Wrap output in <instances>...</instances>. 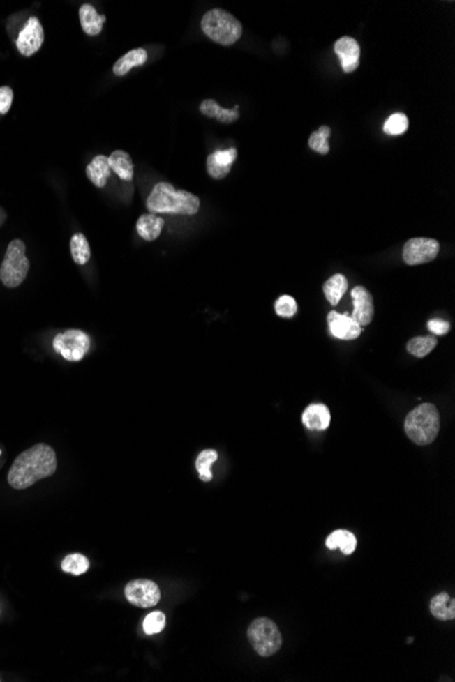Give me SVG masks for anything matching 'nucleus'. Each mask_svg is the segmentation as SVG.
I'll return each mask as SVG.
<instances>
[{
  "mask_svg": "<svg viewBox=\"0 0 455 682\" xmlns=\"http://www.w3.org/2000/svg\"><path fill=\"white\" fill-rule=\"evenodd\" d=\"M57 467V454L54 448L40 443L18 455L11 464L7 480L11 487L24 490L40 480L54 476Z\"/></svg>",
  "mask_w": 455,
  "mask_h": 682,
  "instance_id": "1",
  "label": "nucleus"
},
{
  "mask_svg": "<svg viewBox=\"0 0 455 682\" xmlns=\"http://www.w3.org/2000/svg\"><path fill=\"white\" fill-rule=\"evenodd\" d=\"M146 207L150 214L195 215L200 210V199L186 190H176L170 183L161 181L153 187Z\"/></svg>",
  "mask_w": 455,
  "mask_h": 682,
  "instance_id": "2",
  "label": "nucleus"
},
{
  "mask_svg": "<svg viewBox=\"0 0 455 682\" xmlns=\"http://www.w3.org/2000/svg\"><path fill=\"white\" fill-rule=\"evenodd\" d=\"M440 429V417L432 403H424L413 409L405 420V432L417 446L431 444Z\"/></svg>",
  "mask_w": 455,
  "mask_h": 682,
  "instance_id": "3",
  "label": "nucleus"
},
{
  "mask_svg": "<svg viewBox=\"0 0 455 682\" xmlns=\"http://www.w3.org/2000/svg\"><path fill=\"white\" fill-rule=\"evenodd\" d=\"M203 33L214 43L229 47L240 40L243 26L230 13L221 8L207 11L200 22Z\"/></svg>",
  "mask_w": 455,
  "mask_h": 682,
  "instance_id": "4",
  "label": "nucleus"
},
{
  "mask_svg": "<svg viewBox=\"0 0 455 682\" xmlns=\"http://www.w3.org/2000/svg\"><path fill=\"white\" fill-rule=\"evenodd\" d=\"M29 267L25 243L22 240H13L0 266V281L6 287H18L25 281Z\"/></svg>",
  "mask_w": 455,
  "mask_h": 682,
  "instance_id": "5",
  "label": "nucleus"
},
{
  "mask_svg": "<svg viewBox=\"0 0 455 682\" xmlns=\"http://www.w3.org/2000/svg\"><path fill=\"white\" fill-rule=\"evenodd\" d=\"M248 640L260 656H271L276 654L283 646V636L270 619H256L247 630Z\"/></svg>",
  "mask_w": 455,
  "mask_h": 682,
  "instance_id": "6",
  "label": "nucleus"
},
{
  "mask_svg": "<svg viewBox=\"0 0 455 682\" xmlns=\"http://www.w3.org/2000/svg\"><path fill=\"white\" fill-rule=\"evenodd\" d=\"M52 346L64 360L81 361L90 350V338L82 330H66L54 338Z\"/></svg>",
  "mask_w": 455,
  "mask_h": 682,
  "instance_id": "7",
  "label": "nucleus"
},
{
  "mask_svg": "<svg viewBox=\"0 0 455 682\" xmlns=\"http://www.w3.org/2000/svg\"><path fill=\"white\" fill-rule=\"evenodd\" d=\"M440 244L433 238L417 237L406 241L402 250V259L409 266L432 262L439 254Z\"/></svg>",
  "mask_w": 455,
  "mask_h": 682,
  "instance_id": "8",
  "label": "nucleus"
},
{
  "mask_svg": "<svg viewBox=\"0 0 455 682\" xmlns=\"http://www.w3.org/2000/svg\"><path fill=\"white\" fill-rule=\"evenodd\" d=\"M124 596L134 606L151 607L160 602L161 591L154 582L147 579H138L130 582L126 586Z\"/></svg>",
  "mask_w": 455,
  "mask_h": 682,
  "instance_id": "9",
  "label": "nucleus"
},
{
  "mask_svg": "<svg viewBox=\"0 0 455 682\" xmlns=\"http://www.w3.org/2000/svg\"><path fill=\"white\" fill-rule=\"evenodd\" d=\"M44 29L36 17H30L17 38V48L21 55L33 56L44 44Z\"/></svg>",
  "mask_w": 455,
  "mask_h": 682,
  "instance_id": "10",
  "label": "nucleus"
},
{
  "mask_svg": "<svg viewBox=\"0 0 455 682\" xmlns=\"http://www.w3.org/2000/svg\"><path fill=\"white\" fill-rule=\"evenodd\" d=\"M327 324L330 333L342 341H353L361 335V326L349 315L336 311L327 315Z\"/></svg>",
  "mask_w": 455,
  "mask_h": 682,
  "instance_id": "11",
  "label": "nucleus"
},
{
  "mask_svg": "<svg viewBox=\"0 0 455 682\" xmlns=\"http://www.w3.org/2000/svg\"><path fill=\"white\" fill-rule=\"evenodd\" d=\"M334 52L341 61L342 70L346 74L355 73L360 66V44L349 36H343L334 44Z\"/></svg>",
  "mask_w": 455,
  "mask_h": 682,
  "instance_id": "12",
  "label": "nucleus"
},
{
  "mask_svg": "<svg viewBox=\"0 0 455 682\" xmlns=\"http://www.w3.org/2000/svg\"><path fill=\"white\" fill-rule=\"evenodd\" d=\"M353 313L352 317L363 327L368 326L373 319V298L364 286H356L352 289Z\"/></svg>",
  "mask_w": 455,
  "mask_h": 682,
  "instance_id": "13",
  "label": "nucleus"
},
{
  "mask_svg": "<svg viewBox=\"0 0 455 682\" xmlns=\"http://www.w3.org/2000/svg\"><path fill=\"white\" fill-rule=\"evenodd\" d=\"M236 158H237V150L234 147L228 150H217L211 153L206 160L207 173L214 180L225 179L232 169V165L236 161Z\"/></svg>",
  "mask_w": 455,
  "mask_h": 682,
  "instance_id": "14",
  "label": "nucleus"
},
{
  "mask_svg": "<svg viewBox=\"0 0 455 682\" xmlns=\"http://www.w3.org/2000/svg\"><path fill=\"white\" fill-rule=\"evenodd\" d=\"M303 424L310 430H325L330 425L331 416L327 406L322 403L310 404L303 413Z\"/></svg>",
  "mask_w": 455,
  "mask_h": 682,
  "instance_id": "15",
  "label": "nucleus"
},
{
  "mask_svg": "<svg viewBox=\"0 0 455 682\" xmlns=\"http://www.w3.org/2000/svg\"><path fill=\"white\" fill-rule=\"evenodd\" d=\"M111 168H110V161L107 156H96L91 162L86 167V174L87 179L97 187V188H104L108 183V179H111Z\"/></svg>",
  "mask_w": 455,
  "mask_h": 682,
  "instance_id": "16",
  "label": "nucleus"
},
{
  "mask_svg": "<svg viewBox=\"0 0 455 682\" xmlns=\"http://www.w3.org/2000/svg\"><path fill=\"white\" fill-rule=\"evenodd\" d=\"M200 114L206 117H211L218 120L220 123L230 124L239 119V105H234L233 109H224L214 100H204L200 107Z\"/></svg>",
  "mask_w": 455,
  "mask_h": 682,
  "instance_id": "17",
  "label": "nucleus"
},
{
  "mask_svg": "<svg viewBox=\"0 0 455 682\" xmlns=\"http://www.w3.org/2000/svg\"><path fill=\"white\" fill-rule=\"evenodd\" d=\"M429 610L432 616L440 621H450L455 619V600L447 593H440L431 599Z\"/></svg>",
  "mask_w": 455,
  "mask_h": 682,
  "instance_id": "18",
  "label": "nucleus"
},
{
  "mask_svg": "<svg viewBox=\"0 0 455 682\" xmlns=\"http://www.w3.org/2000/svg\"><path fill=\"white\" fill-rule=\"evenodd\" d=\"M80 20L81 26L87 36H98L103 30V24L105 22V17L100 15L97 10L91 4H84L80 8Z\"/></svg>",
  "mask_w": 455,
  "mask_h": 682,
  "instance_id": "19",
  "label": "nucleus"
},
{
  "mask_svg": "<svg viewBox=\"0 0 455 682\" xmlns=\"http://www.w3.org/2000/svg\"><path fill=\"white\" fill-rule=\"evenodd\" d=\"M110 168L114 171L121 180L131 181L134 177V164L131 156L123 150H116L110 157Z\"/></svg>",
  "mask_w": 455,
  "mask_h": 682,
  "instance_id": "20",
  "label": "nucleus"
},
{
  "mask_svg": "<svg viewBox=\"0 0 455 682\" xmlns=\"http://www.w3.org/2000/svg\"><path fill=\"white\" fill-rule=\"evenodd\" d=\"M146 61H147V52L143 48L133 50L114 63V74L116 77H124L133 68L143 66Z\"/></svg>",
  "mask_w": 455,
  "mask_h": 682,
  "instance_id": "21",
  "label": "nucleus"
},
{
  "mask_svg": "<svg viewBox=\"0 0 455 682\" xmlns=\"http://www.w3.org/2000/svg\"><path fill=\"white\" fill-rule=\"evenodd\" d=\"M164 225H165L164 220L157 217L156 214H143L137 222V230L143 240L154 241L156 238L160 237Z\"/></svg>",
  "mask_w": 455,
  "mask_h": 682,
  "instance_id": "22",
  "label": "nucleus"
},
{
  "mask_svg": "<svg viewBox=\"0 0 455 682\" xmlns=\"http://www.w3.org/2000/svg\"><path fill=\"white\" fill-rule=\"evenodd\" d=\"M356 545H357V540H356L355 534L348 531V530H337V531L331 533L326 540V546L329 549H331V550L341 549L342 553L346 556H349L355 552Z\"/></svg>",
  "mask_w": 455,
  "mask_h": 682,
  "instance_id": "23",
  "label": "nucleus"
},
{
  "mask_svg": "<svg viewBox=\"0 0 455 682\" xmlns=\"http://www.w3.org/2000/svg\"><path fill=\"white\" fill-rule=\"evenodd\" d=\"M348 290V280L342 274H336L330 280H327L323 285V293L327 298V301L336 307L341 301L343 294Z\"/></svg>",
  "mask_w": 455,
  "mask_h": 682,
  "instance_id": "24",
  "label": "nucleus"
},
{
  "mask_svg": "<svg viewBox=\"0 0 455 682\" xmlns=\"http://www.w3.org/2000/svg\"><path fill=\"white\" fill-rule=\"evenodd\" d=\"M70 250H71V256H73V260L80 264V266H84L89 259H90V245H89V241L86 238L85 236L82 233H77L71 237V241H70Z\"/></svg>",
  "mask_w": 455,
  "mask_h": 682,
  "instance_id": "25",
  "label": "nucleus"
},
{
  "mask_svg": "<svg viewBox=\"0 0 455 682\" xmlns=\"http://www.w3.org/2000/svg\"><path fill=\"white\" fill-rule=\"evenodd\" d=\"M217 459H218V454L214 450H204V451H202L198 455L197 462H195V467H197V470L200 473V478L202 481L209 483V481L213 480L211 466L214 464V462Z\"/></svg>",
  "mask_w": 455,
  "mask_h": 682,
  "instance_id": "26",
  "label": "nucleus"
},
{
  "mask_svg": "<svg viewBox=\"0 0 455 682\" xmlns=\"http://www.w3.org/2000/svg\"><path fill=\"white\" fill-rule=\"evenodd\" d=\"M331 135V128L329 126H322L318 131H313L308 139V146L310 149L322 154V156H326L329 154L330 151V144H329V138Z\"/></svg>",
  "mask_w": 455,
  "mask_h": 682,
  "instance_id": "27",
  "label": "nucleus"
},
{
  "mask_svg": "<svg viewBox=\"0 0 455 682\" xmlns=\"http://www.w3.org/2000/svg\"><path fill=\"white\" fill-rule=\"evenodd\" d=\"M438 344L435 337H416L408 342L406 349L415 357H426Z\"/></svg>",
  "mask_w": 455,
  "mask_h": 682,
  "instance_id": "28",
  "label": "nucleus"
},
{
  "mask_svg": "<svg viewBox=\"0 0 455 682\" xmlns=\"http://www.w3.org/2000/svg\"><path fill=\"white\" fill-rule=\"evenodd\" d=\"M89 560L87 557H85L84 554H68L64 557V560L61 561V569L64 572H68V573H73L75 576L78 575H82L85 573L86 570L89 569Z\"/></svg>",
  "mask_w": 455,
  "mask_h": 682,
  "instance_id": "29",
  "label": "nucleus"
},
{
  "mask_svg": "<svg viewBox=\"0 0 455 682\" xmlns=\"http://www.w3.org/2000/svg\"><path fill=\"white\" fill-rule=\"evenodd\" d=\"M408 128H409V120H408L406 114H391L385 121V126H383V131L391 137L402 135L403 132L408 131Z\"/></svg>",
  "mask_w": 455,
  "mask_h": 682,
  "instance_id": "30",
  "label": "nucleus"
},
{
  "mask_svg": "<svg viewBox=\"0 0 455 682\" xmlns=\"http://www.w3.org/2000/svg\"><path fill=\"white\" fill-rule=\"evenodd\" d=\"M165 614L161 612L149 613L143 620V632L146 635H157L165 626Z\"/></svg>",
  "mask_w": 455,
  "mask_h": 682,
  "instance_id": "31",
  "label": "nucleus"
},
{
  "mask_svg": "<svg viewBox=\"0 0 455 682\" xmlns=\"http://www.w3.org/2000/svg\"><path fill=\"white\" fill-rule=\"evenodd\" d=\"M274 308H276V313L278 316L289 319V317H293L296 315V312H297V303H296V300L293 297L285 294V296H281L276 301Z\"/></svg>",
  "mask_w": 455,
  "mask_h": 682,
  "instance_id": "32",
  "label": "nucleus"
},
{
  "mask_svg": "<svg viewBox=\"0 0 455 682\" xmlns=\"http://www.w3.org/2000/svg\"><path fill=\"white\" fill-rule=\"evenodd\" d=\"M13 98H14V93L11 87L8 86L0 87V114H6L10 111Z\"/></svg>",
  "mask_w": 455,
  "mask_h": 682,
  "instance_id": "33",
  "label": "nucleus"
},
{
  "mask_svg": "<svg viewBox=\"0 0 455 682\" xmlns=\"http://www.w3.org/2000/svg\"><path fill=\"white\" fill-rule=\"evenodd\" d=\"M428 330L435 335H446L450 330V324L442 319H432L427 323Z\"/></svg>",
  "mask_w": 455,
  "mask_h": 682,
  "instance_id": "34",
  "label": "nucleus"
},
{
  "mask_svg": "<svg viewBox=\"0 0 455 682\" xmlns=\"http://www.w3.org/2000/svg\"><path fill=\"white\" fill-rule=\"evenodd\" d=\"M0 681H1V680H0Z\"/></svg>",
  "mask_w": 455,
  "mask_h": 682,
  "instance_id": "35",
  "label": "nucleus"
}]
</instances>
